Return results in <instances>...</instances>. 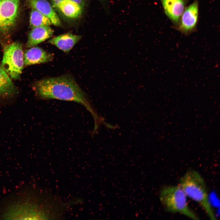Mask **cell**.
<instances>
[{"instance_id":"obj_1","label":"cell","mask_w":220,"mask_h":220,"mask_svg":"<svg viewBox=\"0 0 220 220\" xmlns=\"http://www.w3.org/2000/svg\"><path fill=\"white\" fill-rule=\"evenodd\" d=\"M45 200L38 190L26 188L0 202V219H41L47 217Z\"/></svg>"},{"instance_id":"obj_2","label":"cell","mask_w":220,"mask_h":220,"mask_svg":"<svg viewBox=\"0 0 220 220\" xmlns=\"http://www.w3.org/2000/svg\"><path fill=\"white\" fill-rule=\"evenodd\" d=\"M34 88L37 95L41 99L76 102L94 114L86 94L71 75L42 79L35 83Z\"/></svg>"},{"instance_id":"obj_3","label":"cell","mask_w":220,"mask_h":220,"mask_svg":"<svg viewBox=\"0 0 220 220\" xmlns=\"http://www.w3.org/2000/svg\"><path fill=\"white\" fill-rule=\"evenodd\" d=\"M179 185L187 197L200 206L210 219H216L209 200L205 181L197 171L191 170L187 172L181 178Z\"/></svg>"},{"instance_id":"obj_4","label":"cell","mask_w":220,"mask_h":220,"mask_svg":"<svg viewBox=\"0 0 220 220\" xmlns=\"http://www.w3.org/2000/svg\"><path fill=\"white\" fill-rule=\"evenodd\" d=\"M187 197L179 185L163 187L159 194L161 203L167 211L180 213L194 220L200 219L189 206Z\"/></svg>"},{"instance_id":"obj_5","label":"cell","mask_w":220,"mask_h":220,"mask_svg":"<svg viewBox=\"0 0 220 220\" xmlns=\"http://www.w3.org/2000/svg\"><path fill=\"white\" fill-rule=\"evenodd\" d=\"M22 44L15 42L6 45L4 49L2 66L14 79L20 78L24 65Z\"/></svg>"},{"instance_id":"obj_6","label":"cell","mask_w":220,"mask_h":220,"mask_svg":"<svg viewBox=\"0 0 220 220\" xmlns=\"http://www.w3.org/2000/svg\"><path fill=\"white\" fill-rule=\"evenodd\" d=\"M21 0H0V37L8 36L16 24Z\"/></svg>"},{"instance_id":"obj_7","label":"cell","mask_w":220,"mask_h":220,"mask_svg":"<svg viewBox=\"0 0 220 220\" xmlns=\"http://www.w3.org/2000/svg\"><path fill=\"white\" fill-rule=\"evenodd\" d=\"M199 15V2L195 0L186 7L175 28L185 35L191 34L196 29Z\"/></svg>"},{"instance_id":"obj_8","label":"cell","mask_w":220,"mask_h":220,"mask_svg":"<svg viewBox=\"0 0 220 220\" xmlns=\"http://www.w3.org/2000/svg\"><path fill=\"white\" fill-rule=\"evenodd\" d=\"M164 13L175 27L187 6L188 0H160Z\"/></svg>"},{"instance_id":"obj_9","label":"cell","mask_w":220,"mask_h":220,"mask_svg":"<svg viewBox=\"0 0 220 220\" xmlns=\"http://www.w3.org/2000/svg\"><path fill=\"white\" fill-rule=\"evenodd\" d=\"M53 58V54L36 46L29 48L24 52V65L25 66L49 62Z\"/></svg>"},{"instance_id":"obj_10","label":"cell","mask_w":220,"mask_h":220,"mask_svg":"<svg viewBox=\"0 0 220 220\" xmlns=\"http://www.w3.org/2000/svg\"><path fill=\"white\" fill-rule=\"evenodd\" d=\"M27 4L32 9L38 11L47 17L52 24L57 26L61 25V21L50 3L46 0H25Z\"/></svg>"},{"instance_id":"obj_11","label":"cell","mask_w":220,"mask_h":220,"mask_svg":"<svg viewBox=\"0 0 220 220\" xmlns=\"http://www.w3.org/2000/svg\"><path fill=\"white\" fill-rule=\"evenodd\" d=\"M54 31L50 26H42L34 28L29 31L26 47L29 48L35 46L50 38Z\"/></svg>"},{"instance_id":"obj_12","label":"cell","mask_w":220,"mask_h":220,"mask_svg":"<svg viewBox=\"0 0 220 220\" xmlns=\"http://www.w3.org/2000/svg\"><path fill=\"white\" fill-rule=\"evenodd\" d=\"M81 36L68 33L60 35L49 40L48 42L54 45L66 53H68L81 39Z\"/></svg>"},{"instance_id":"obj_13","label":"cell","mask_w":220,"mask_h":220,"mask_svg":"<svg viewBox=\"0 0 220 220\" xmlns=\"http://www.w3.org/2000/svg\"><path fill=\"white\" fill-rule=\"evenodd\" d=\"M17 89L0 64V97L9 98L17 93Z\"/></svg>"},{"instance_id":"obj_14","label":"cell","mask_w":220,"mask_h":220,"mask_svg":"<svg viewBox=\"0 0 220 220\" xmlns=\"http://www.w3.org/2000/svg\"><path fill=\"white\" fill-rule=\"evenodd\" d=\"M67 17L76 18L81 14L83 7L76 2L66 0L60 2L56 7Z\"/></svg>"},{"instance_id":"obj_15","label":"cell","mask_w":220,"mask_h":220,"mask_svg":"<svg viewBox=\"0 0 220 220\" xmlns=\"http://www.w3.org/2000/svg\"><path fill=\"white\" fill-rule=\"evenodd\" d=\"M31 12L29 24L32 28L42 26H50L52 23L50 20L42 13L34 9Z\"/></svg>"},{"instance_id":"obj_16","label":"cell","mask_w":220,"mask_h":220,"mask_svg":"<svg viewBox=\"0 0 220 220\" xmlns=\"http://www.w3.org/2000/svg\"><path fill=\"white\" fill-rule=\"evenodd\" d=\"M53 3V6L55 7H56L61 2L66 0H52ZM73 1H74L78 4H79V5H80L81 6L83 7L84 6V2L83 1V0H71Z\"/></svg>"},{"instance_id":"obj_17","label":"cell","mask_w":220,"mask_h":220,"mask_svg":"<svg viewBox=\"0 0 220 220\" xmlns=\"http://www.w3.org/2000/svg\"><path fill=\"white\" fill-rule=\"evenodd\" d=\"M102 3H105L107 2L109 0H100Z\"/></svg>"}]
</instances>
